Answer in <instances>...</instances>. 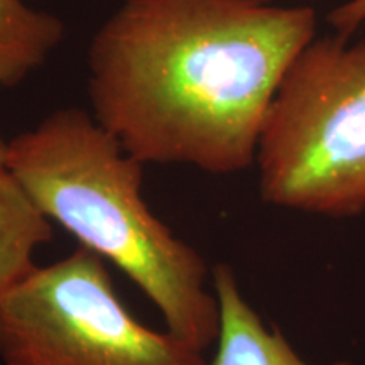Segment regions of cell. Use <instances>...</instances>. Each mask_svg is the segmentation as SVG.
<instances>
[{
	"mask_svg": "<svg viewBox=\"0 0 365 365\" xmlns=\"http://www.w3.org/2000/svg\"><path fill=\"white\" fill-rule=\"evenodd\" d=\"M250 2H261V4H271L272 0H250Z\"/></svg>",
	"mask_w": 365,
	"mask_h": 365,
	"instance_id": "30bf717a",
	"label": "cell"
},
{
	"mask_svg": "<svg viewBox=\"0 0 365 365\" xmlns=\"http://www.w3.org/2000/svg\"><path fill=\"white\" fill-rule=\"evenodd\" d=\"M212 284L220 308V328L215 355L208 365H313L299 357L277 328L264 323L245 299L230 266L217 264L212 269Z\"/></svg>",
	"mask_w": 365,
	"mask_h": 365,
	"instance_id": "5b68a950",
	"label": "cell"
},
{
	"mask_svg": "<svg viewBox=\"0 0 365 365\" xmlns=\"http://www.w3.org/2000/svg\"><path fill=\"white\" fill-rule=\"evenodd\" d=\"M330 24L339 34L352 36L365 22V0H349L335 7L328 16Z\"/></svg>",
	"mask_w": 365,
	"mask_h": 365,
	"instance_id": "ba28073f",
	"label": "cell"
},
{
	"mask_svg": "<svg viewBox=\"0 0 365 365\" xmlns=\"http://www.w3.org/2000/svg\"><path fill=\"white\" fill-rule=\"evenodd\" d=\"M4 365H208L205 352L153 330L118 296L107 262L76 247L0 293Z\"/></svg>",
	"mask_w": 365,
	"mask_h": 365,
	"instance_id": "277c9868",
	"label": "cell"
},
{
	"mask_svg": "<svg viewBox=\"0 0 365 365\" xmlns=\"http://www.w3.org/2000/svg\"><path fill=\"white\" fill-rule=\"evenodd\" d=\"M314 38L308 6L125 0L88 48L91 115L143 164L234 175L255 163L269 105Z\"/></svg>",
	"mask_w": 365,
	"mask_h": 365,
	"instance_id": "6da1fadb",
	"label": "cell"
},
{
	"mask_svg": "<svg viewBox=\"0 0 365 365\" xmlns=\"http://www.w3.org/2000/svg\"><path fill=\"white\" fill-rule=\"evenodd\" d=\"M6 168L49 222L139 287L168 331L202 352L215 345L220 308L212 269L149 208L144 164L91 113L51 112L9 140Z\"/></svg>",
	"mask_w": 365,
	"mask_h": 365,
	"instance_id": "7a4b0ae2",
	"label": "cell"
},
{
	"mask_svg": "<svg viewBox=\"0 0 365 365\" xmlns=\"http://www.w3.org/2000/svg\"><path fill=\"white\" fill-rule=\"evenodd\" d=\"M53 240V223L6 166H0V293L36 267L34 255Z\"/></svg>",
	"mask_w": 365,
	"mask_h": 365,
	"instance_id": "8992f818",
	"label": "cell"
},
{
	"mask_svg": "<svg viewBox=\"0 0 365 365\" xmlns=\"http://www.w3.org/2000/svg\"><path fill=\"white\" fill-rule=\"evenodd\" d=\"M6 158H7V143L0 137V166H6Z\"/></svg>",
	"mask_w": 365,
	"mask_h": 365,
	"instance_id": "9c48e42d",
	"label": "cell"
},
{
	"mask_svg": "<svg viewBox=\"0 0 365 365\" xmlns=\"http://www.w3.org/2000/svg\"><path fill=\"white\" fill-rule=\"evenodd\" d=\"M255 163L267 205L345 218L365 212V41L314 38L286 71Z\"/></svg>",
	"mask_w": 365,
	"mask_h": 365,
	"instance_id": "3957f363",
	"label": "cell"
},
{
	"mask_svg": "<svg viewBox=\"0 0 365 365\" xmlns=\"http://www.w3.org/2000/svg\"><path fill=\"white\" fill-rule=\"evenodd\" d=\"M65 39V24L24 0H0V91L21 85Z\"/></svg>",
	"mask_w": 365,
	"mask_h": 365,
	"instance_id": "52a82bcc",
	"label": "cell"
}]
</instances>
